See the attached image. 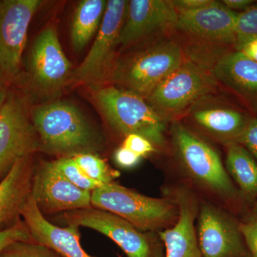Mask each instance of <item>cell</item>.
Instances as JSON below:
<instances>
[{"label": "cell", "instance_id": "cell-23", "mask_svg": "<svg viewBox=\"0 0 257 257\" xmlns=\"http://www.w3.org/2000/svg\"><path fill=\"white\" fill-rule=\"evenodd\" d=\"M72 157L88 178L102 185L111 183L119 177L118 171L112 170L105 161L95 153L80 154Z\"/></svg>", "mask_w": 257, "mask_h": 257}, {"label": "cell", "instance_id": "cell-29", "mask_svg": "<svg viewBox=\"0 0 257 257\" xmlns=\"http://www.w3.org/2000/svg\"><path fill=\"white\" fill-rule=\"evenodd\" d=\"M239 145H243L246 150L257 160V117L251 118L248 121Z\"/></svg>", "mask_w": 257, "mask_h": 257}, {"label": "cell", "instance_id": "cell-9", "mask_svg": "<svg viewBox=\"0 0 257 257\" xmlns=\"http://www.w3.org/2000/svg\"><path fill=\"white\" fill-rule=\"evenodd\" d=\"M40 151V142L25 100L8 94L0 111V182L21 159Z\"/></svg>", "mask_w": 257, "mask_h": 257}, {"label": "cell", "instance_id": "cell-14", "mask_svg": "<svg viewBox=\"0 0 257 257\" xmlns=\"http://www.w3.org/2000/svg\"><path fill=\"white\" fill-rule=\"evenodd\" d=\"M178 12L172 1H128L126 20L121 29L119 45L127 47L156 32L175 28Z\"/></svg>", "mask_w": 257, "mask_h": 257}, {"label": "cell", "instance_id": "cell-19", "mask_svg": "<svg viewBox=\"0 0 257 257\" xmlns=\"http://www.w3.org/2000/svg\"><path fill=\"white\" fill-rule=\"evenodd\" d=\"M34 167L31 157L21 159L0 182V229L17 222L31 194Z\"/></svg>", "mask_w": 257, "mask_h": 257}, {"label": "cell", "instance_id": "cell-7", "mask_svg": "<svg viewBox=\"0 0 257 257\" xmlns=\"http://www.w3.org/2000/svg\"><path fill=\"white\" fill-rule=\"evenodd\" d=\"M41 0H0V81L8 85L21 67L32 18Z\"/></svg>", "mask_w": 257, "mask_h": 257}, {"label": "cell", "instance_id": "cell-8", "mask_svg": "<svg viewBox=\"0 0 257 257\" xmlns=\"http://www.w3.org/2000/svg\"><path fill=\"white\" fill-rule=\"evenodd\" d=\"M172 135L179 160L193 178L221 195H234V186L212 147L179 122L173 124Z\"/></svg>", "mask_w": 257, "mask_h": 257}, {"label": "cell", "instance_id": "cell-17", "mask_svg": "<svg viewBox=\"0 0 257 257\" xmlns=\"http://www.w3.org/2000/svg\"><path fill=\"white\" fill-rule=\"evenodd\" d=\"M211 74L257 110V63L241 51L221 56Z\"/></svg>", "mask_w": 257, "mask_h": 257}, {"label": "cell", "instance_id": "cell-21", "mask_svg": "<svg viewBox=\"0 0 257 257\" xmlns=\"http://www.w3.org/2000/svg\"><path fill=\"white\" fill-rule=\"evenodd\" d=\"M106 4L105 0H82L76 6L70 32L71 42L76 52L84 50L99 30Z\"/></svg>", "mask_w": 257, "mask_h": 257}, {"label": "cell", "instance_id": "cell-16", "mask_svg": "<svg viewBox=\"0 0 257 257\" xmlns=\"http://www.w3.org/2000/svg\"><path fill=\"white\" fill-rule=\"evenodd\" d=\"M20 216L28 226L32 239L52 248L62 257H93L86 252L80 243L79 227H60L51 223L37 207L30 194Z\"/></svg>", "mask_w": 257, "mask_h": 257}, {"label": "cell", "instance_id": "cell-30", "mask_svg": "<svg viewBox=\"0 0 257 257\" xmlns=\"http://www.w3.org/2000/svg\"><path fill=\"white\" fill-rule=\"evenodd\" d=\"M142 157L130 151L126 147H119L114 153V160L119 167L123 168H133L138 165Z\"/></svg>", "mask_w": 257, "mask_h": 257}, {"label": "cell", "instance_id": "cell-1", "mask_svg": "<svg viewBox=\"0 0 257 257\" xmlns=\"http://www.w3.org/2000/svg\"><path fill=\"white\" fill-rule=\"evenodd\" d=\"M31 120L40 142V151L60 157L95 153L102 138L77 106L54 101L35 106Z\"/></svg>", "mask_w": 257, "mask_h": 257}, {"label": "cell", "instance_id": "cell-13", "mask_svg": "<svg viewBox=\"0 0 257 257\" xmlns=\"http://www.w3.org/2000/svg\"><path fill=\"white\" fill-rule=\"evenodd\" d=\"M237 15L216 1L201 9L178 12L175 28L207 43L234 45Z\"/></svg>", "mask_w": 257, "mask_h": 257}, {"label": "cell", "instance_id": "cell-25", "mask_svg": "<svg viewBox=\"0 0 257 257\" xmlns=\"http://www.w3.org/2000/svg\"><path fill=\"white\" fill-rule=\"evenodd\" d=\"M257 39V3L238 13L234 46L241 51L245 45Z\"/></svg>", "mask_w": 257, "mask_h": 257}, {"label": "cell", "instance_id": "cell-27", "mask_svg": "<svg viewBox=\"0 0 257 257\" xmlns=\"http://www.w3.org/2000/svg\"><path fill=\"white\" fill-rule=\"evenodd\" d=\"M20 241H35L24 221H17L9 227L0 229V253L7 246Z\"/></svg>", "mask_w": 257, "mask_h": 257}, {"label": "cell", "instance_id": "cell-35", "mask_svg": "<svg viewBox=\"0 0 257 257\" xmlns=\"http://www.w3.org/2000/svg\"><path fill=\"white\" fill-rule=\"evenodd\" d=\"M7 86H8L7 84L0 81V111L4 105L8 96V92H7Z\"/></svg>", "mask_w": 257, "mask_h": 257}, {"label": "cell", "instance_id": "cell-12", "mask_svg": "<svg viewBox=\"0 0 257 257\" xmlns=\"http://www.w3.org/2000/svg\"><path fill=\"white\" fill-rule=\"evenodd\" d=\"M30 76L35 87L46 94L57 93L68 84L72 64L61 45L53 27L44 29L32 47Z\"/></svg>", "mask_w": 257, "mask_h": 257}, {"label": "cell", "instance_id": "cell-32", "mask_svg": "<svg viewBox=\"0 0 257 257\" xmlns=\"http://www.w3.org/2000/svg\"><path fill=\"white\" fill-rule=\"evenodd\" d=\"M173 2L177 12L193 11L214 4V0H175Z\"/></svg>", "mask_w": 257, "mask_h": 257}, {"label": "cell", "instance_id": "cell-20", "mask_svg": "<svg viewBox=\"0 0 257 257\" xmlns=\"http://www.w3.org/2000/svg\"><path fill=\"white\" fill-rule=\"evenodd\" d=\"M192 118L200 127L229 145L239 144L250 119L242 111L223 106L197 108Z\"/></svg>", "mask_w": 257, "mask_h": 257}, {"label": "cell", "instance_id": "cell-34", "mask_svg": "<svg viewBox=\"0 0 257 257\" xmlns=\"http://www.w3.org/2000/svg\"><path fill=\"white\" fill-rule=\"evenodd\" d=\"M241 52L257 63V39L245 45Z\"/></svg>", "mask_w": 257, "mask_h": 257}, {"label": "cell", "instance_id": "cell-33", "mask_svg": "<svg viewBox=\"0 0 257 257\" xmlns=\"http://www.w3.org/2000/svg\"><path fill=\"white\" fill-rule=\"evenodd\" d=\"M221 3L226 8L232 11L241 10L242 12L254 4L255 2L253 0H224Z\"/></svg>", "mask_w": 257, "mask_h": 257}, {"label": "cell", "instance_id": "cell-5", "mask_svg": "<svg viewBox=\"0 0 257 257\" xmlns=\"http://www.w3.org/2000/svg\"><path fill=\"white\" fill-rule=\"evenodd\" d=\"M216 83L211 72L209 73L192 62L184 61L145 99L167 121L210 92Z\"/></svg>", "mask_w": 257, "mask_h": 257}, {"label": "cell", "instance_id": "cell-3", "mask_svg": "<svg viewBox=\"0 0 257 257\" xmlns=\"http://www.w3.org/2000/svg\"><path fill=\"white\" fill-rule=\"evenodd\" d=\"M184 62L180 45L162 40L119 60L111 69V78L117 87L146 99Z\"/></svg>", "mask_w": 257, "mask_h": 257}, {"label": "cell", "instance_id": "cell-6", "mask_svg": "<svg viewBox=\"0 0 257 257\" xmlns=\"http://www.w3.org/2000/svg\"><path fill=\"white\" fill-rule=\"evenodd\" d=\"M57 220L65 226L89 228L114 241L127 257H160V248L152 232L137 229L112 213L96 208L66 211Z\"/></svg>", "mask_w": 257, "mask_h": 257}, {"label": "cell", "instance_id": "cell-10", "mask_svg": "<svg viewBox=\"0 0 257 257\" xmlns=\"http://www.w3.org/2000/svg\"><path fill=\"white\" fill-rule=\"evenodd\" d=\"M128 1L109 0L105 13L90 50L79 67L74 69L68 83H94L102 79L110 67L111 57L119 45L126 20Z\"/></svg>", "mask_w": 257, "mask_h": 257}, {"label": "cell", "instance_id": "cell-26", "mask_svg": "<svg viewBox=\"0 0 257 257\" xmlns=\"http://www.w3.org/2000/svg\"><path fill=\"white\" fill-rule=\"evenodd\" d=\"M0 257H62L52 248L35 241L12 243L0 253Z\"/></svg>", "mask_w": 257, "mask_h": 257}, {"label": "cell", "instance_id": "cell-11", "mask_svg": "<svg viewBox=\"0 0 257 257\" xmlns=\"http://www.w3.org/2000/svg\"><path fill=\"white\" fill-rule=\"evenodd\" d=\"M91 194L64 178L52 162L44 161L34 170L31 196L44 215L92 207Z\"/></svg>", "mask_w": 257, "mask_h": 257}, {"label": "cell", "instance_id": "cell-24", "mask_svg": "<svg viewBox=\"0 0 257 257\" xmlns=\"http://www.w3.org/2000/svg\"><path fill=\"white\" fill-rule=\"evenodd\" d=\"M51 162L55 170L79 189L92 192L103 186L88 178L74 162L73 157H60Z\"/></svg>", "mask_w": 257, "mask_h": 257}, {"label": "cell", "instance_id": "cell-4", "mask_svg": "<svg viewBox=\"0 0 257 257\" xmlns=\"http://www.w3.org/2000/svg\"><path fill=\"white\" fill-rule=\"evenodd\" d=\"M92 94L116 131L125 137L140 135L158 146L165 144L166 121L141 96L114 86L94 88Z\"/></svg>", "mask_w": 257, "mask_h": 257}, {"label": "cell", "instance_id": "cell-31", "mask_svg": "<svg viewBox=\"0 0 257 257\" xmlns=\"http://www.w3.org/2000/svg\"><path fill=\"white\" fill-rule=\"evenodd\" d=\"M239 231L242 234L253 257H257V221L241 224Z\"/></svg>", "mask_w": 257, "mask_h": 257}, {"label": "cell", "instance_id": "cell-15", "mask_svg": "<svg viewBox=\"0 0 257 257\" xmlns=\"http://www.w3.org/2000/svg\"><path fill=\"white\" fill-rule=\"evenodd\" d=\"M239 228L211 206H203L197 225V241L202 257H236L243 251Z\"/></svg>", "mask_w": 257, "mask_h": 257}, {"label": "cell", "instance_id": "cell-18", "mask_svg": "<svg viewBox=\"0 0 257 257\" xmlns=\"http://www.w3.org/2000/svg\"><path fill=\"white\" fill-rule=\"evenodd\" d=\"M179 216L173 227L160 231L166 246V257H202L194 229L196 204L189 193L177 194Z\"/></svg>", "mask_w": 257, "mask_h": 257}, {"label": "cell", "instance_id": "cell-28", "mask_svg": "<svg viewBox=\"0 0 257 257\" xmlns=\"http://www.w3.org/2000/svg\"><path fill=\"white\" fill-rule=\"evenodd\" d=\"M123 146L142 158L155 151L151 142L138 135H128L126 136Z\"/></svg>", "mask_w": 257, "mask_h": 257}, {"label": "cell", "instance_id": "cell-2", "mask_svg": "<svg viewBox=\"0 0 257 257\" xmlns=\"http://www.w3.org/2000/svg\"><path fill=\"white\" fill-rule=\"evenodd\" d=\"M92 207L112 213L137 229L153 232L177 222V203L166 198H152L114 182L92 191Z\"/></svg>", "mask_w": 257, "mask_h": 257}, {"label": "cell", "instance_id": "cell-22", "mask_svg": "<svg viewBox=\"0 0 257 257\" xmlns=\"http://www.w3.org/2000/svg\"><path fill=\"white\" fill-rule=\"evenodd\" d=\"M226 167L243 192L257 194V162L245 147L231 144L228 147Z\"/></svg>", "mask_w": 257, "mask_h": 257}]
</instances>
